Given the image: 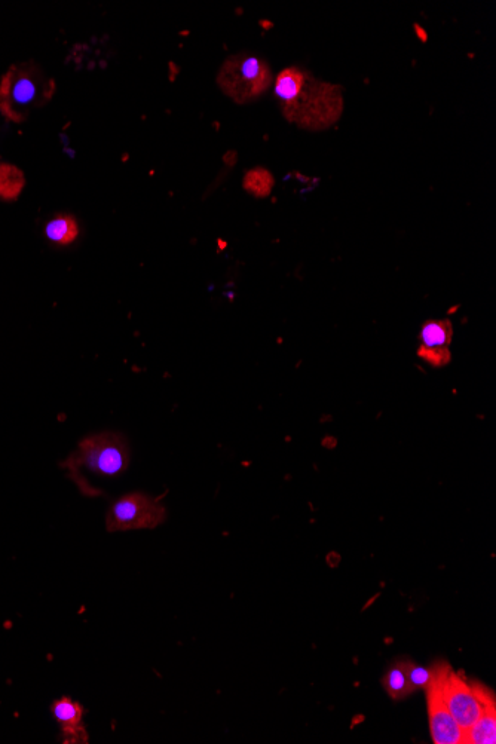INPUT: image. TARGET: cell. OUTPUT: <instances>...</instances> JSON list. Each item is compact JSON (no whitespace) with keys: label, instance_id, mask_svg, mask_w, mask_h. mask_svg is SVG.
Wrapping results in <instances>:
<instances>
[{"label":"cell","instance_id":"7a4b0ae2","mask_svg":"<svg viewBox=\"0 0 496 744\" xmlns=\"http://www.w3.org/2000/svg\"><path fill=\"white\" fill-rule=\"evenodd\" d=\"M344 109L341 88L318 82L306 73L302 87L289 103L281 106L290 122L308 130H321L338 121Z\"/></svg>","mask_w":496,"mask_h":744},{"label":"cell","instance_id":"2e32d148","mask_svg":"<svg viewBox=\"0 0 496 744\" xmlns=\"http://www.w3.org/2000/svg\"><path fill=\"white\" fill-rule=\"evenodd\" d=\"M419 354H421V357L427 358L430 363L436 364V366L447 363L450 358L449 351L446 348H422Z\"/></svg>","mask_w":496,"mask_h":744},{"label":"cell","instance_id":"277c9868","mask_svg":"<svg viewBox=\"0 0 496 744\" xmlns=\"http://www.w3.org/2000/svg\"><path fill=\"white\" fill-rule=\"evenodd\" d=\"M272 81L274 76L269 64L247 52L229 57L217 75L220 90L240 104L259 99Z\"/></svg>","mask_w":496,"mask_h":744},{"label":"cell","instance_id":"e0dca14e","mask_svg":"<svg viewBox=\"0 0 496 744\" xmlns=\"http://www.w3.org/2000/svg\"><path fill=\"white\" fill-rule=\"evenodd\" d=\"M225 164H228L229 167H234L235 164H237L238 155L237 152H234V150H231V152L226 153L225 155Z\"/></svg>","mask_w":496,"mask_h":744},{"label":"cell","instance_id":"52a82bcc","mask_svg":"<svg viewBox=\"0 0 496 744\" xmlns=\"http://www.w3.org/2000/svg\"><path fill=\"white\" fill-rule=\"evenodd\" d=\"M442 691L450 715L462 730H468L479 719L483 709L473 681H467L462 673H456L449 666L443 675Z\"/></svg>","mask_w":496,"mask_h":744},{"label":"cell","instance_id":"9a60e30c","mask_svg":"<svg viewBox=\"0 0 496 744\" xmlns=\"http://www.w3.org/2000/svg\"><path fill=\"white\" fill-rule=\"evenodd\" d=\"M407 675H409L410 684L415 690H427L428 685L433 681V667H422L413 661H407Z\"/></svg>","mask_w":496,"mask_h":744},{"label":"cell","instance_id":"5bb4252c","mask_svg":"<svg viewBox=\"0 0 496 744\" xmlns=\"http://www.w3.org/2000/svg\"><path fill=\"white\" fill-rule=\"evenodd\" d=\"M424 348L447 347L452 341V326L449 321H430L422 329Z\"/></svg>","mask_w":496,"mask_h":744},{"label":"cell","instance_id":"30bf717a","mask_svg":"<svg viewBox=\"0 0 496 744\" xmlns=\"http://www.w3.org/2000/svg\"><path fill=\"white\" fill-rule=\"evenodd\" d=\"M407 661L409 660L394 663L382 678V687L393 700H404L416 691L407 675Z\"/></svg>","mask_w":496,"mask_h":744},{"label":"cell","instance_id":"8992f818","mask_svg":"<svg viewBox=\"0 0 496 744\" xmlns=\"http://www.w3.org/2000/svg\"><path fill=\"white\" fill-rule=\"evenodd\" d=\"M433 681L427 687L428 718L433 742L436 744H464V730L450 715L443 698V675L449 667L446 661H437L433 666Z\"/></svg>","mask_w":496,"mask_h":744},{"label":"cell","instance_id":"9c48e42d","mask_svg":"<svg viewBox=\"0 0 496 744\" xmlns=\"http://www.w3.org/2000/svg\"><path fill=\"white\" fill-rule=\"evenodd\" d=\"M52 715L60 724L66 743H88L87 730L82 722L84 707L78 701L69 697L60 698L52 706Z\"/></svg>","mask_w":496,"mask_h":744},{"label":"cell","instance_id":"5b68a950","mask_svg":"<svg viewBox=\"0 0 496 744\" xmlns=\"http://www.w3.org/2000/svg\"><path fill=\"white\" fill-rule=\"evenodd\" d=\"M167 519V510L159 499L140 492L119 498L106 517L107 531L125 532L136 529H155Z\"/></svg>","mask_w":496,"mask_h":744},{"label":"cell","instance_id":"6da1fadb","mask_svg":"<svg viewBox=\"0 0 496 744\" xmlns=\"http://www.w3.org/2000/svg\"><path fill=\"white\" fill-rule=\"evenodd\" d=\"M54 93V79L39 64H12L0 81V112L9 121L21 124L36 109L50 103Z\"/></svg>","mask_w":496,"mask_h":744},{"label":"cell","instance_id":"ac0fdd59","mask_svg":"<svg viewBox=\"0 0 496 744\" xmlns=\"http://www.w3.org/2000/svg\"><path fill=\"white\" fill-rule=\"evenodd\" d=\"M415 33L418 35V38L421 39V42H427L428 39V33L425 32L424 29H422L419 24H415Z\"/></svg>","mask_w":496,"mask_h":744},{"label":"cell","instance_id":"7c38bea8","mask_svg":"<svg viewBox=\"0 0 496 744\" xmlns=\"http://www.w3.org/2000/svg\"><path fill=\"white\" fill-rule=\"evenodd\" d=\"M26 186V177L20 168L12 164H0V199L14 201Z\"/></svg>","mask_w":496,"mask_h":744},{"label":"cell","instance_id":"ba28073f","mask_svg":"<svg viewBox=\"0 0 496 744\" xmlns=\"http://www.w3.org/2000/svg\"><path fill=\"white\" fill-rule=\"evenodd\" d=\"M474 690L482 703L479 719L464 731V744L496 743V701L495 695L486 685L473 681Z\"/></svg>","mask_w":496,"mask_h":744},{"label":"cell","instance_id":"8fae6325","mask_svg":"<svg viewBox=\"0 0 496 744\" xmlns=\"http://www.w3.org/2000/svg\"><path fill=\"white\" fill-rule=\"evenodd\" d=\"M79 232L81 231H79L78 220L69 216V214H60L45 226V235H47L48 240L58 244V246H69V244L75 243L76 238L79 237Z\"/></svg>","mask_w":496,"mask_h":744},{"label":"cell","instance_id":"3957f363","mask_svg":"<svg viewBox=\"0 0 496 744\" xmlns=\"http://www.w3.org/2000/svg\"><path fill=\"white\" fill-rule=\"evenodd\" d=\"M130 464L127 440L116 433H101L87 437L79 443L78 450L61 464L69 470L72 480L82 467L100 477H116Z\"/></svg>","mask_w":496,"mask_h":744},{"label":"cell","instance_id":"4fadbf2b","mask_svg":"<svg viewBox=\"0 0 496 744\" xmlns=\"http://www.w3.org/2000/svg\"><path fill=\"white\" fill-rule=\"evenodd\" d=\"M244 189L256 198H266L271 195L275 186V179L271 171L266 168H253L244 176Z\"/></svg>","mask_w":496,"mask_h":744}]
</instances>
